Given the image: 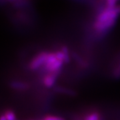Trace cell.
I'll list each match as a JSON object with an SVG mask.
<instances>
[{
	"label": "cell",
	"instance_id": "obj_1",
	"mask_svg": "<svg viewBox=\"0 0 120 120\" xmlns=\"http://www.w3.org/2000/svg\"><path fill=\"white\" fill-rule=\"evenodd\" d=\"M120 14V5H117L113 8H105L97 16L94 24L95 30L98 33H101L109 30L114 25L118 15Z\"/></svg>",
	"mask_w": 120,
	"mask_h": 120
},
{
	"label": "cell",
	"instance_id": "obj_2",
	"mask_svg": "<svg viewBox=\"0 0 120 120\" xmlns=\"http://www.w3.org/2000/svg\"><path fill=\"white\" fill-rule=\"evenodd\" d=\"M63 64L64 62L57 57L56 52H49L47 60L43 67L49 73H54L60 71Z\"/></svg>",
	"mask_w": 120,
	"mask_h": 120
},
{
	"label": "cell",
	"instance_id": "obj_3",
	"mask_svg": "<svg viewBox=\"0 0 120 120\" xmlns=\"http://www.w3.org/2000/svg\"><path fill=\"white\" fill-rule=\"evenodd\" d=\"M47 52H41L39 53L35 56L31 60L29 67L31 70H36L41 65H44L45 64V61L47 60V56H48Z\"/></svg>",
	"mask_w": 120,
	"mask_h": 120
},
{
	"label": "cell",
	"instance_id": "obj_4",
	"mask_svg": "<svg viewBox=\"0 0 120 120\" xmlns=\"http://www.w3.org/2000/svg\"><path fill=\"white\" fill-rule=\"evenodd\" d=\"M59 73H60V71L54 72V73H49L46 74L43 77V83L44 86L48 88L52 87V86L54 85Z\"/></svg>",
	"mask_w": 120,
	"mask_h": 120
},
{
	"label": "cell",
	"instance_id": "obj_5",
	"mask_svg": "<svg viewBox=\"0 0 120 120\" xmlns=\"http://www.w3.org/2000/svg\"><path fill=\"white\" fill-rule=\"evenodd\" d=\"M10 87L16 90H26L29 87V85L25 82L14 81L10 83Z\"/></svg>",
	"mask_w": 120,
	"mask_h": 120
},
{
	"label": "cell",
	"instance_id": "obj_6",
	"mask_svg": "<svg viewBox=\"0 0 120 120\" xmlns=\"http://www.w3.org/2000/svg\"><path fill=\"white\" fill-rule=\"evenodd\" d=\"M4 115L7 120H16V116L11 109H6L4 113Z\"/></svg>",
	"mask_w": 120,
	"mask_h": 120
},
{
	"label": "cell",
	"instance_id": "obj_7",
	"mask_svg": "<svg viewBox=\"0 0 120 120\" xmlns=\"http://www.w3.org/2000/svg\"><path fill=\"white\" fill-rule=\"evenodd\" d=\"M100 116L98 112H92L86 117L84 120H99Z\"/></svg>",
	"mask_w": 120,
	"mask_h": 120
},
{
	"label": "cell",
	"instance_id": "obj_8",
	"mask_svg": "<svg viewBox=\"0 0 120 120\" xmlns=\"http://www.w3.org/2000/svg\"><path fill=\"white\" fill-rule=\"evenodd\" d=\"M43 120H65L63 117L60 116H53V115H47L44 117Z\"/></svg>",
	"mask_w": 120,
	"mask_h": 120
},
{
	"label": "cell",
	"instance_id": "obj_9",
	"mask_svg": "<svg viewBox=\"0 0 120 120\" xmlns=\"http://www.w3.org/2000/svg\"><path fill=\"white\" fill-rule=\"evenodd\" d=\"M114 75H116V77H120V65L115 70Z\"/></svg>",
	"mask_w": 120,
	"mask_h": 120
},
{
	"label": "cell",
	"instance_id": "obj_10",
	"mask_svg": "<svg viewBox=\"0 0 120 120\" xmlns=\"http://www.w3.org/2000/svg\"><path fill=\"white\" fill-rule=\"evenodd\" d=\"M0 120H7L6 118L5 117V116L4 114H1L0 115Z\"/></svg>",
	"mask_w": 120,
	"mask_h": 120
}]
</instances>
